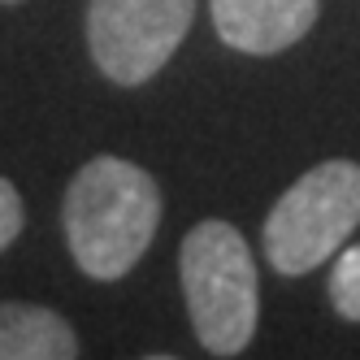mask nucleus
Instances as JSON below:
<instances>
[{"label": "nucleus", "instance_id": "nucleus-8", "mask_svg": "<svg viewBox=\"0 0 360 360\" xmlns=\"http://www.w3.org/2000/svg\"><path fill=\"white\" fill-rule=\"evenodd\" d=\"M22 221H27V213H22V195H18V187L9 183V178H0V252L22 235Z\"/></svg>", "mask_w": 360, "mask_h": 360}, {"label": "nucleus", "instance_id": "nucleus-7", "mask_svg": "<svg viewBox=\"0 0 360 360\" xmlns=\"http://www.w3.org/2000/svg\"><path fill=\"white\" fill-rule=\"evenodd\" d=\"M334 256H339V261L330 269V304H334L339 317L360 321V243L339 248Z\"/></svg>", "mask_w": 360, "mask_h": 360}, {"label": "nucleus", "instance_id": "nucleus-5", "mask_svg": "<svg viewBox=\"0 0 360 360\" xmlns=\"http://www.w3.org/2000/svg\"><path fill=\"white\" fill-rule=\"evenodd\" d=\"M317 9L321 0H213V27L235 53L274 57L313 31Z\"/></svg>", "mask_w": 360, "mask_h": 360}, {"label": "nucleus", "instance_id": "nucleus-1", "mask_svg": "<svg viewBox=\"0 0 360 360\" xmlns=\"http://www.w3.org/2000/svg\"><path fill=\"white\" fill-rule=\"evenodd\" d=\"M61 226L74 265L96 282H117L139 265L157 235L161 191L135 161L96 157L70 178Z\"/></svg>", "mask_w": 360, "mask_h": 360}, {"label": "nucleus", "instance_id": "nucleus-4", "mask_svg": "<svg viewBox=\"0 0 360 360\" xmlns=\"http://www.w3.org/2000/svg\"><path fill=\"white\" fill-rule=\"evenodd\" d=\"M195 22V0H91L87 48L105 79L139 87L178 53Z\"/></svg>", "mask_w": 360, "mask_h": 360}, {"label": "nucleus", "instance_id": "nucleus-3", "mask_svg": "<svg viewBox=\"0 0 360 360\" xmlns=\"http://www.w3.org/2000/svg\"><path fill=\"white\" fill-rule=\"evenodd\" d=\"M360 226V165L321 161L282 191L265 217V256L278 274L304 278L326 265Z\"/></svg>", "mask_w": 360, "mask_h": 360}, {"label": "nucleus", "instance_id": "nucleus-2", "mask_svg": "<svg viewBox=\"0 0 360 360\" xmlns=\"http://www.w3.org/2000/svg\"><path fill=\"white\" fill-rule=\"evenodd\" d=\"M195 339L213 356H239L256 334V265L230 221H200L178 252Z\"/></svg>", "mask_w": 360, "mask_h": 360}, {"label": "nucleus", "instance_id": "nucleus-6", "mask_svg": "<svg viewBox=\"0 0 360 360\" xmlns=\"http://www.w3.org/2000/svg\"><path fill=\"white\" fill-rule=\"evenodd\" d=\"M79 356L74 326L44 304H0V360H70Z\"/></svg>", "mask_w": 360, "mask_h": 360}, {"label": "nucleus", "instance_id": "nucleus-9", "mask_svg": "<svg viewBox=\"0 0 360 360\" xmlns=\"http://www.w3.org/2000/svg\"><path fill=\"white\" fill-rule=\"evenodd\" d=\"M0 5H18V0H0Z\"/></svg>", "mask_w": 360, "mask_h": 360}]
</instances>
